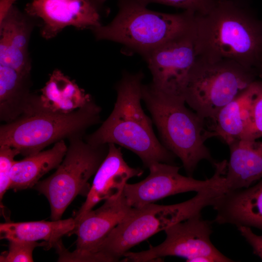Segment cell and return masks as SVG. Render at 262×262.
Masks as SVG:
<instances>
[{
    "mask_svg": "<svg viewBox=\"0 0 262 262\" xmlns=\"http://www.w3.org/2000/svg\"><path fill=\"white\" fill-rule=\"evenodd\" d=\"M118 12L106 25L92 29L97 40L119 43L145 57L152 50L190 30L195 13L150 10L139 0H118Z\"/></svg>",
    "mask_w": 262,
    "mask_h": 262,
    "instance_id": "obj_4",
    "label": "cell"
},
{
    "mask_svg": "<svg viewBox=\"0 0 262 262\" xmlns=\"http://www.w3.org/2000/svg\"><path fill=\"white\" fill-rule=\"evenodd\" d=\"M34 18L13 5L0 16V66L26 76L32 68L29 44Z\"/></svg>",
    "mask_w": 262,
    "mask_h": 262,
    "instance_id": "obj_14",
    "label": "cell"
},
{
    "mask_svg": "<svg viewBox=\"0 0 262 262\" xmlns=\"http://www.w3.org/2000/svg\"><path fill=\"white\" fill-rule=\"evenodd\" d=\"M108 146V153L95 174L86 200L74 218L75 222L99 202L121 196L128 180L143 173L142 169L128 164L120 147L112 143Z\"/></svg>",
    "mask_w": 262,
    "mask_h": 262,
    "instance_id": "obj_15",
    "label": "cell"
},
{
    "mask_svg": "<svg viewBox=\"0 0 262 262\" xmlns=\"http://www.w3.org/2000/svg\"><path fill=\"white\" fill-rule=\"evenodd\" d=\"M25 12L41 20V34L46 39L68 26L92 30L101 25L98 8L91 0H33Z\"/></svg>",
    "mask_w": 262,
    "mask_h": 262,
    "instance_id": "obj_13",
    "label": "cell"
},
{
    "mask_svg": "<svg viewBox=\"0 0 262 262\" xmlns=\"http://www.w3.org/2000/svg\"><path fill=\"white\" fill-rule=\"evenodd\" d=\"M142 72H124L115 86L114 109L100 127L84 140L94 145L114 144L131 151L148 168L155 163L172 164L175 155L156 137L151 120L141 105Z\"/></svg>",
    "mask_w": 262,
    "mask_h": 262,
    "instance_id": "obj_2",
    "label": "cell"
},
{
    "mask_svg": "<svg viewBox=\"0 0 262 262\" xmlns=\"http://www.w3.org/2000/svg\"><path fill=\"white\" fill-rule=\"evenodd\" d=\"M98 8L106 0H91Z\"/></svg>",
    "mask_w": 262,
    "mask_h": 262,
    "instance_id": "obj_29",
    "label": "cell"
},
{
    "mask_svg": "<svg viewBox=\"0 0 262 262\" xmlns=\"http://www.w3.org/2000/svg\"><path fill=\"white\" fill-rule=\"evenodd\" d=\"M252 123L254 133L258 139L262 136V90L256 97L252 111Z\"/></svg>",
    "mask_w": 262,
    "mask_h": 262,
    "instance_id": "obj_27",
    "label": "cell"
},
{
    "mask_svg": "<svg viewBox=\"0 0 262 262\" xmlns=\"http://www.w3.org/2000/svg\"><path fill=\"white\" fill-rule=\"evenodd\" d=\"M259 78L235 62H210L196 57L189 75L184 100L203 119L213 120L223 107Z\"/></svg>",
    "mask_w": 262,
    "mask_h": 262,
    "instance_id": "obj_7",
    "label": "cell"
},
{
    "mask_svg": "<svg viewBox=\"0 0 262 262\" xmlns=\"http://www.w3.org/2000/svg\"><path fill=\"white\" fill-rule=\"evenodd\" d=\"M220 183L196 192L191 199L177 204L150 203L134 208L131 213L116 226L98 248V262H117L132 247L155 234L213 206L225 193Z\"/></svg>",
    "mask_w": 262,
    "mask_h": 262,
    "instance_id": "obj_3",
    "label": "cell"
},
{
    "mask_svg": "<svg viewBox=\"0 0 262 262\" xmlns=\"http://www.w3.org/2000/svg\"><path fill=\"white\" fill-rule=\"evenodd\" d=\"M67 149L64 140H62L49 149L16 161L11 171L10 189L18 191L35 185L44 175L59 166Z\"/></svg>",
    "mask_w": 262,
    "mask_h": 262,
    "instance_id": "obj_21",
    "label": "cell"
},
{
    "mask_svg": "<svg viewBox=\"0 0 262 262\" xmlns=\"http://www.w3.org/2000/svg\"><path fill=\"white\" fill-rule=\"evenodd\" d=\"M147 5L158 3L189 11L197 14H205L215 5L218 0H139Z\"/></svg>",
    "mask_w": 262,
    "mask_h": 262,
    "instance_id": "obj_25",
    "label": "cell"
},
{
    "mask_svg": "<svg viewBox=\"0 0 262 262\" xmlns=\"http://www.w3.org/2000/svg\"><path fill=\"white\" fill-rule=\"evenodd\" d=\"M237 229L241 235L252 247L254 254L262 260V234H256L249 227L240 226Z\"/></svg>",
    "mask_w": 262,
    "mask_h": 262,
    "instance_id": "obj_26",
    "label": "cell"
},
{
    "mask_svg": "<svg viewBox=\"0 0 262 262\" xmlns=\"http://www.w3.org/2000/svg\"><path fill=\"white\" fill-rule=\"evenodd\" d=\"M213 207L216 213L214 221L219 224L262 230V178L253 186L226 192Z\"/></svg>",
    "mask_w": 262,
    "mask_h": 262,
    "instance_id": "obj_17",
    "label": "cell"
},
{
    "mask_svg": "<svg viewBox=\"0 0 262 262\" xmlns=\"http://www.w3.org/2000/svg\"><path fill=\"white\" fill-rule=\"evenodd\" d=\"M40 91L41 95H35L33 98L32 114L39 112L67 114L93 100L75 81L57 69L52 72Z\"/></svg>",
    "mask_w": 262,
    "mask_h": 262,
    "instance_id": "obj_18",
    "label": "cell"
},
{
    "mask_svg": "<svg viewBox=\"0 0 262 262\" xmlns=\"http://www.w3.org/2000/svg\"><path fill=\"white\" fill-rule=\"evenodd\" d=\"M100 108L93 100L67 114L39 112L0 127V146L16 148L25 156L38 153L65 138L82 135L100 121ZM54 143V144H55Z\"/></svg>",
    "mask_w": 262,
    "mask_h": 262,
    "instance_id": "obj_6",
    "label": "cell"
},
{
    "mask_svg": "<svg viewBox=\"0 0 262 262\" xmlns=\"http://www.w3.org/2000/svg\"><path fill=\"white\" fill-rule=\"evenodd\" d=\"M82 135L68 139L66 154L56 170L35 185L49 202L50 217L58 220L79 195L90 189L88 181L95 174L105 158L108 144L94 145L86 142Z\"/></svg>",
    "mask_w": 262,
    "mask_h": 262,
    "instance_id": "obj_8",
    "label": "cell"
},
{
    "mask_svg": "<svg viewBox=\"0 0 262 262\" xmlns=\"http://www.w3.org/2000/svg\"><path fill=\"white\" fill-rule=\"evenodd\" d=\"M213 176L206 180H197L179 173L180 167L172 164L155 163L149 167V174L144 180L127 183L123 195L128 204L139 208L167 196L188 192H198L221 180L225 176L227 161L215 163Z\"/></svg>",
    "mask_w": 262,
    "mask_h": 262,
    "instance_id": "obj_11",
    "label": "cell"
},
{
    "mask_svg": "<svg viewBox=\"0 0 262 262\" xmlns=\"http://www.w3.org/2000/svg\"><path fill=\"white\" fill-rule=\"evenodd\" d=\"M15 0H0V9L2 10L5 11L7 10L11 6L13 5V2Z\"/></svg>",
    "mask_w": 262,
    "mask_h": 262,
    "instance_id": "obj_28",
    "label": "cell"
},
{
    "mask_svg": "<svg viewBox=\"0 0 262 262\" xmlns=\"http://www.w3.org/2000/svg\"><path fill=\"white\" fill-rule=\"evenodd\" d=\"M9 249L0 256V262H32L33 251L36 247L46 246L45 242L25 241L20 240H9Z\"/></svg>",
    "mask_w": 262,
    "mask_h": 262,
    "instance_id": "obj_23",
    "label": "cell"
},
{
    "mask_svg": "<svg viewBox=\"0 0 262 262\" xmlns=\"http://www.w3.org/2000/svg\"><path fill=\"white\" fill-rule=\"evenodd\" d=\"M229 146L230 158L225 175L227 192L247 188L262 178V142L239 140Z\"/></svg>",
    "mask_w": 262,
    "mask_h": 262,
    "instance_id": "obj_19",
    "label": "cell"
},
{
    "mask_svg": "<svg viewBox=\"0 0 262 262\" xmlns=\"http://www.w3.org/2000/svg\"><path fill=\"white\" fill-rule=\"evenodd\" d=\"M19 154L15 148L7 145L0 146V198H3L6 192L10 189L11 171L15 162V157Z\"/></svg>",
    "mask_w": 262,
    "mask_h": 262,
    "instance_id": "obj_24",
    "label": "cell"
},
{
    "mask_svg": "<svg viewBox=\"0 0 262 262\" xmlns=\"http://www.w3.org/2000/svg\"><path fill=\"white\" fill-rule=\"evenodd\" d=\"M30 76L0 66V119L11 123L33 113Z\"/></svg>",
    "mask_w": 262,
    "mask_h": 262,
    "instance_id": "obj_20",
    "label": "cell"
},
{
    "mask_svg": "<svg viewBox=\"0 0 262 262\" xmlns=\"http://www.w3.org/2000/svg\"><path fill=\"white\" fill-rule=\"evenodd\" d=\"M123 194L108 199L98 208L88 212L76 222V249L67 252L61 242L56 246L60 262H96V251L112 230L133 211Z\"/></svg>",
    "mask_w": 262,
    "mask_h": 262,
    "instance_id": "obj_12",
    "label": "cell"
},
{
    "mask_svg": "<svg viewBox=\"0 0 262 262\" xmlns=\"http://www.w3.org/2000/svg\"><path fill=\"white\" fill-rule=\"evenodd\" d=\"M142 99L149 111L163 145L181 161L188 176L202 160L213 165L204 142V119L185 105V102L164 98L149 84H143Z\"/></svg>",
    "mask_w": 262,
    "mask_h": 262,
    "instance_id": "obj_5",
    "label": "cell"
},
{
    "mask_svg": "<svg viewBox=\"0 0 262 262\" xmlns=\"http://www.w3.org/2000/svg\"><path fill=\"white\" fill-rule=\"evenodd\" d=\"M196 57L215 62H235L262 79V19L249 7L218 0L193 24Z\"/></svg>",
    "mask_w": 262,
    "mask_h": 262,
    "instance_id": "obj_1",
    "label": "cell"
},
{
    "mask_svg": "<svg viewBox=\"0 0 262 262\" xmlns=\"http://www.w3.org/2000/svg\"><path fill=\"white\" fill-rule=\"evenodd\" d=\"M76 225L74 218L51 221L6 222L0 224L1 239L37 242L43 241L47 247H54L65 235L70 233Z\"/></svg>",
    "mask_w": 262,
    "mask_h": 262,
    "instance_id": "obj_22",
    "label": "cell"
},
{
    "mask_svg": "<svg viewBox=\"0 0 262 262\" xmlns=\"http://www.w3.org/2000/svg\"><path fill=\"white\" fill-rule=\"evenodd\" d=\"M211 223L201 213L178 222L166 229V238L158 246L137 252H127L125 261L147 262L167 256L185 258L189 262H231L212 243Z\"/></svg>",
    "mask_w": 262,
    "mask_h": 262,
    "instance_id": "obj_9",
    "label": "cell"
},
{
    "mask_svg": "<svg viewBox=\"0 0 262 262\" xmlns=\"http://www.w3.org/2000/svg\"><path fill=\"white\" fill-rule=\"evenodd\" d=\"M242 4H249V0H230Z\"/></svg>",
    "mask_w": 262,
    "mask_h": 262,
    "instance_id": "obj_30",
    "label": "cell"
},
{
    "mask_svg": "<svg viewBox=\"0 0 262 262\" xmlns=\"http://www.w3.org/2000/svg\"><path fill=\"white\" fill-rule=\"evenodd\" d=\"M144 58L152 76V89L164 98L185 101V88L196 58L192 27Z\"/></svg>",
    "mask_w": 262,
    "mask_h": 262,
    "instance_id": "obj_10",
    "label": "cell"
},
{
    "mask_svg": "<svg viewBox=\"0 0 262 262\" xmlns=\"http://www.w3.org/2000/svg\"><path fill=\"white\" fill-rule=\"evenodd\" d=\"M262 90V81L258 80L238 97L223 107L214 119L207 138L216 136L227 145L239 140H256L252 123L254 102Z\"/></svg>",
    "mask_w": 262,
    "mask_h": 262,
    "instance_id": "obj_16",
    "label": "cell"
}]
</instances>
